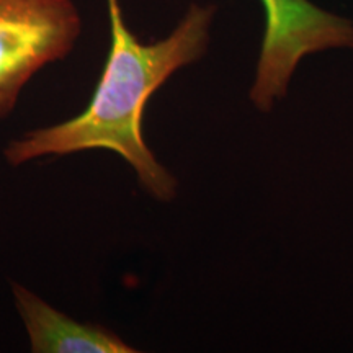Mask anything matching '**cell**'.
Wrapping results in <instances>:
<instances>
[{
	"label": "cell",
	"mask_w": 353,
	"mask_h": 353,
	"mask_svg": "<svg viewBox=\"0 0 353 353\" xmlns=\"http://www.w3.org/2000/svg\"><path fill=\"white\" fill-rule=\"evenodd\" d=\"M107 7L110 50L87 107L69 120L34 128L12 139L3 157L19 167L44 157L110 151L131 167L149 196L169 203L176 196L179 182L145 143L144 112L174 74L208 52L218 7L192 3L175 28L152 43L141 41L132 33L120 0H107Z\"/></svg>",
	"instance_id": "cell-1"
},
{
	"label": "cell",
	"mask_w": 353,
	"mask_h": 353,
	"mask_svg": "<svg viewBox=\"0 0 353 353\" xmlns=\"http://www.w3.org/2000/svg\"><path fill=\"white\" fill-rule=\"evenodd\" d=\"M265 26L250 103L270 113L286 99L304 57L334 50H353V20L311 0H260Z\"/></svg>",
	"instance_id": "cell-2"
},
{
	"label": "cell",
	"mask_w": 353,
	"mask_h": 353,
	"mask_svg": "<svg viewBox=\"0 0 353 353\" xmlns=\"http://www.w3.org/2000/svg\"><path fill=\"white\" fill-rule=\"evenodd\" d=\"M81 32L74 0H0V120L38 72L70 54Z\"/></svg>",
	"instance_id": "cell-3"
},
{
	"label": "cell",
	"mask_w": 353,
	"mask_h": 353,
	"mask_svg": "<svg viewBox=\"0 0 353 353\" xmlns=\"http://www.w3.org/2000/svg\"><path fill=\"white\" fill-rule=\"evenodd\" d=\"M12 293L34 353L138 352L113 330L64 314L23 285L12 283Z\"/></svg>",
	"instance_id": "cell-4"
}]
</instances>
